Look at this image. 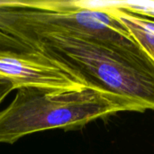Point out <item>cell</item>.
Listing matches in <instances>:
<instances>
[{
	"label": "cell",
	"instance_id": "8992f818",
	"mask_svg": "<svg viewBox=\"0 0 154 154\" xmlns=\"http://www.w3.org/2000/svg\"><path fill=\"white\" fill-rule=\"evenodd\" d=\"M84 6L106 11L110 9L121 10L130 14L141 15L154 20V1L152 0H129V1H89L81 0Z\"/></svg>",
	"mask_w": 154,
	"mask_h": 154
},
{
	"label": "cell",
	"instance_id": "ba28073f",
	"mask_svg": "<svg viewBox=\"0 0 154 154\" xmlns=\"http://www.w3.org/2000/svg\"><path fill=\"white\" fill-rule=\"evenodd\" d=\"M13 90H14V88L12 82L7 79L0 76V105Z\"/></svg>",
	"mask_w": 154,
	"mask_h": 154
},
{
	"label": "cell",
	"instance_id": "6da1fadb",
	"mask_svg": "<svg viewBox=\"0 0 154 154\" xmlns=\"http://www.w3.org/2000/svg\"><path fill=\"white\" fill-rule=\"evenodd\" d=\"M144 111L143 105L129 97L90 87L72 91L19 88L13 101L0 111V143L13 144L47 130L81 128L121 112Z\"/></svg>",
	"mask_w": 154,
	"mask_h": 154
},
{
	"label": "cell",
	"instance_id": "3957f363",
	"mask_svg": "<svg viewBox=\"0 0 154 154\" xmlns=\"http://www.w3.org/2000/svg\"><path fill=\"white\" fill-rule=\"evenodd\" d=\"M0 30L27 46L36 38L60 34L109 47L139 48L113 14L86 7L80 0L0 1Z\"/></svg>",
	"mask_w": 154,
	"mask_h": 154
},
{
	"label": "cell",
	"instance_id": "7a4b0ae2",
	"mask_svg": "<svg viewBox=\"0 0 154 154\" xmlns=\"http://www.w3.org/2000/svg\"><path fill=\"white\" fill-rule=\"evenodd\" d=\"M28 45L61 63L88 87L129 97L154 111V62L143 50L60 34L36 38Z\"/></svg>",
	"mask_w": 154,
	"mask_h": 154
},
{
	"label": "cell",
	"instance_id": "52a82bcc",
	"mask_svg": "<svg viewBox=\"0 0 154 154\" xmlns=\"http://www.w3.org/2000/svg\"><path fill=\"white\" fill-rule=\"evenodd\" d=\"M32 49L16 38L0 30V51H31Z\"/></svg>",
	"mask_w": 154,
	"mask_h": 154
},
{
	"label": "cell",
	"instance_id": "277c9868",
	"mask_svg": "<svg viewBox=\"0 0 154 154\" xmlns=\"http://www.w3.org/2000/svg\"><path fill=\"white\" fill-rule=\"evenodd\" d=\"M0 76L10 80L14 89L36 88L72 91L88 87L61 63L34 50L0 51Z\"/></svg>",
	"mask_w": 154,
	"mask_h": 154
},
{
	"label": "cell",
	"instance_id": "5b68a950",
	"mask_svg": "<svg viewBox=\"0 0 154 154\" xmlns=\"http://www.w3.org/2000/svg\"><path fill=\"white\" fill-rule=\"evenodd\" d=\"M118 19L154 62V20L121 10H106Z\"/></svg>",
	"mask_w": 154,
	"mask_h": 154
}]
</instances>
